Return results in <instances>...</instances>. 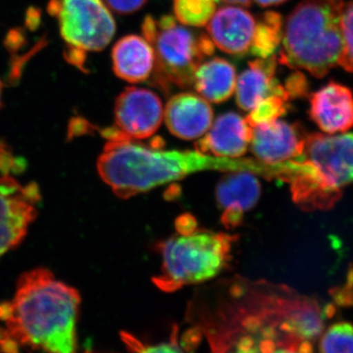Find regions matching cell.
<instances>
[{
  "label": "cell",
  "mask_w": 353,
  "mask_h": 353,
  "mask_svg": "<svg viewBox=\"0 0 353 353\" xmlns=\"http://www.w3.org/2000/svg\"><path fill=\"white\" fill-rule=\"evenodd\" d=\"M192 299L190 322L213 352H311L334 313L285 285L234 278Z\"/></svg>",
  "instance_id": "6da1fadb"
},
{
  "label": "cell",
  "mask_w": 353,
  "mask_h": 353,
  "mask_svg": "<svg viewBox=\"0 0 353 353\" xmlns=\"http://www.w3.org/2000/svg\"><path fill=\"white\" fill-rule=\"evenodd\" d=\"M80 304L78 290L57 280L48 269H34L18 280L13 301L0 303V320L21 347L75 352Z\"/></svg>",
  "instance_id": "7a4b0ae2"
},
{
  "label": "cell",
  "mask_w": 353,
  "mask_h": 353,
  "mask_svg": "<svg viewBox=\"0 0 353 353\" xmlns=\"http://www.w3.org/2000/svg\"><path fill=\"white\" fill-rule=\"evenodd\" d=\"M205 170L250 171L275 178L274 165L250 159L214 158L199 152H163L145 148L132 139H111L97 160L104 183L121 199H129L158 185Z\"/></svg>",
  "instance_id": "3957f363"
},
{
  "label": "cell",
  "mask_w": 353,
  "mask_h": 353,
  "mask_svg": "<svg viewBox=\"0 0 353 353\" xmlns=\"http://www.w3.org/2000/svg\"><path fill=\"white\" fill-rule=\"evenodd\" d=\"M284 163L280 179L289 183L297 205L328 210L353 183V134H309L303 154Z\"/></svg>",
  "instance_id": "277c9868"
},
{
  "label": "cell",
  "mask_w": 353,
  "mask_h": 353,
  "mask_svg": "<svg viewBox=\"0 0 353 353\" xmlns=\"http://www.w3.org/2000/svg\"><path fill=\"white\" fill-rule=\"evenodd\" d=\"M343 0H303L283 29L280 64L323 78L340 63Z\"/></svg>",
  "instance_id": "5b68a950"
},
{
  "label": "cell",
  "mask_w": 353,
  "mask_h": 353,
  "mask_svg": "<svg viewBox=\"0 0 353 353\" xmlns=\"http://www.w3.org/2000/svg\"><path fill=\"white\" fill-rule=\"evenodd\" d=\"M236 240L232 234L199 229L172 236L160 245L161 273L153 283L158 289L172 292L211 280L227 268Z\"/></svg>",
  "instance_id": "8992f818"
},
{
  "label": "cell",
  "mask_w": 353,
  "mask_h": 353,
  "mask_svg": "<svg viewBox=\"0 0 353 353\" xmlns=\"http://www.w3.org/2000/svg\"><path fill=\"white\" fill-rule=\"evenodd\" d=\"M143 38L152 44L155 54V80L167 90L169 83L192 87L197 67L214 53L215 44L208 34H196L179 25L174 16L159 20L148 15L141 25Z\"/></svg>",
  "instance_id": "52a82bcc"
},
{
  "label": "cell",
  "mask_w": 353,
  "mask_h": 353,
  "mask_svg": "<svg viewBox=\"0 0 353 353\" xmlns=\"http://www.w3.org/2000/svg\"><path fill=\"white\" fill-rule=\"evenodd\" d=\"M48 12L57 18L68 48L101 51L115 34V20L103 0H50Z\"/></svg>",
  "instance_id": "ba28073f"
},
{
  "label": "cell",
  "mask_w": 353,
  "mask_h": 353,
  "mask_svg": "<svg viewBox=\"0 0 353 353\" xmlns=\"http://www.w3.org/2000/svg\"><path fill=\"white\" fill-rule=\"evenodd\" d=\"M39 201L37 183L22 185L13 176H0V257L25 238L38 215Z\"/></svg>",
  "instance_id": "9c48e42d"
},
{
  "label": "cell",
  "mask_w": 353,
  "mask_h": 353,
  "mask_svg": "<svg viewBox=\"0 0 353 353\" xmlns=\"http://www.w3.org/2000/svg\"><path fill=\"white\" fill-rule=\"evenodd\" d=\"M163 115L162 102L154 92L127 88L116 99L114 126L128 139H148L161 126Z\"/></svg>",
  "instance_id": "30bf717a"
},
{
  "label": "cell",
  "mask_w": 353,
  "mask_h": 353,
  "mask_svg": "<svg viewBox=\"0 0 353 353\" xmlns=\"http://www.w3.org/2000/svg\"><path fill=\"white\" fill-rule=\"evenodd\" d=\"M306 137L299 125L276 120L253 127L250 143L259 161L275 165L301 157Z\"/></svg>",
  "instance_id": "8fae6325"
},
{
  "label": "cell",
  "mask_w": 353,
  "mask_h": 353,
  "mask_svg": "<svg viewBox=\"0 0 353 353\" xmlns=\"http://www.w3.org/2000/svg\"><path fill=\"white\" fill-rule=\"evenodd\" d=\"M261 185L255 174L250 171H231L223 176L216 188L218 205L224 210L221 222L227 229L240 226L243 214L256 205Z\"/></svg>",
  "instance_id": "7c38bea8"
},
{
  "label": "cell",
  "mask_w": 353,
  "mask_h": 353,
  "mask_svg": "<svg viewBox=\"0 0 353 353\" xmlns=\"http://www.w3.org/2000/svg\"><path fill=\"white\" fill-rule=\"evenodd\" d=\"M255 21L252 14L239 6L216 10L208 24L209 37L219 50L234 57L245 55L252 46Z\"/></svg>",
  "instance_id": "4fadbf2b"
},
{
  "label": "cell",
  "mask_w": 353,
  "mask_h": 353,
  "mask_svg": "<svg viewBox=\"0 0 353 353\" xmlns=\"http://www.w3.org/2000/svg\"><path fill=\"white\" fill-rule=\"evenodd\" d=\"M309 116L325 134L345 132L353 127V94L350 88L330 82L311 94Z\"/></svg>",
  "instance_id": "5bb4252c"
},
{
  "label": "cell",
  "mask_w": 353,
  "mask_h": 353,
  "mask_svg": "<svg viewBox=\"0 0 353 353\" xmlns=\"http://www.w3.org/2000/svg\"><path fill=\"white\" fill-rule=\"evenodd\" d=\"M164 117L172 134L190 141L208 132L212 125L213 110L201 95L183 92L169 99Z\"/></svg>",
  "instance_id": "9a60e30c"
},
{
  "label": "cell",
  "mask_w": 353,
  "mask_h": 353,
  "mask_svg": "<svg viewBox=\"0 0 353 353\" xmlns=\"http://www.w3.org/2000/svg\"><path fill=\"white\" fill-rule=\"evenodd\" d=\"M210 128L208 134L196 143V152L232 159L243 157L248 152L252 128L239 114H223Z\"/></svg>",
  "instance_id": "2e32d148"
},
{
  "label": "cell",
  "mask_w": 353,
  "mask_h": 353,
  "mask_svg": "<svg viewBox=\"0 0 353 353\" xmlns=\"http://www.w3.org/2000/svg\"><path fill=\"white\" fill-rule=\"evenodd\" d=\"M278 63V57L274 55L253 60L248 69L236 78V99L241 110H252L271 94L289 97L284 85L276 79Z\"/></svg>",
  "instance_id": "e0dca14e"
},
{
  "label": "cell",
  "mask_w": 353,
  "mask_h": 353,
  "mask_svg": "<svg viewBox=\"0 0 353 353\" xmlns=\"http://www.w3.org/2000/svg\"><path fill=\"white\" fill-rule=\"evenodd\" d=\"M113 71L129 83L145 82L155 69V54L152 44L143 37H123L113 46Z\"/></svg>",
  "instance_id": "ac0fdd59"
},
{
  "label": "cell",
  "mask_w": 353,
  "mask_h": 353,
  "mask_svg": "<svg viewBox=\"0 0 353 353\" xmlns=\"http://www.w3.org/2000/svg\"><path fill=\"white\" fill-rule=\"evenodd\" d=\"M236 83V72L233 65L217 57L197 67L192 85L208 102L222 103L233 95Z\"/></svg>",
  "instance_id": "d6986e66"
},
{
  "label": "cell",
  "mask_w": 353,
  "mask_h": 353,
  "mask_svg": "<svg viewBox=\"0 0 353 353\" xmlns=\"http://www.w3.org/2000/svg\"><path fill=\"white\" fill-rule=\"evenodd\" d=\"M283 18L275 11H267L255 23L250 53L267 58L274 55L283 39Z\"/></svg>",
  "instance_id": "ffe728a7"
},
{
  "label": "cell",
  "mask_w": 353,
  "mask_h": 353,
  "mask_svg": "<svg viewBox=\"0 0 353 353\" xmlns=\"http://www.w3.org/2000/svg\"><path fill=\"white\" fill-rule=\"evenodd\" d=\"M220 0H174V14L178 22L190 27H204L217 10Z\"/></svg>",
  "instance_id": "44dd1931"
},
{
  "label": "cell",
  "mask_w": 353,
  "mask_h": 353,
  "mask_svg": "<svg viewBox=\"0 0 353 353\" xmlns=\"http://www.w3.org/2000/svg\"><path fill=\"white\" fill-rule=\"evenodd\" d=\"M290 99L285 95H269L250 111L246 122L253 128L278 120L289 111Z\"/></svg>",
  "instance_id": "7402d4cb"
},
{
  "label": "cell",
  "mask_w": 353,
  "mask_h": 353,
  "mask_svg": "<svg viewBox=\"0 0 353 353\" xmlns=\"http://www.w3.org/2000/svg\"><path fill=\"white\" fill-rule=\"evenodd\" d=\"M319 350L326 353H353V325L336 323L321 336Z\"/></svg>",
  "instance_id": "603a6c76"
},
{
  "label": "cell",
  "mask_w": 353,
  "mask_h": 353,
  "mask_svg": "<svg viewBox=\"0 0 353 353\" xmlns=\"http://www.w3.org/2000/svg\"><path fill=\"white\" fill-rule=\"evenodd\" d=\"M341 27L343 50L339 65H341L345 71L353 74V1L347 2L343 6Z\"/></svg>",
  "instance_id": "cb8c5ba5"
},
{
  "label": "cell",
  "mask_w": 353,
  "mask_h": 353,
  "mask_svg": "<svg viewBox=\"0 0 353 353\" xmlns=\"http://www.w3.org/2000/svg\"><path fill=\"white\" fill-rule=\"evenodd\" d=\"M290 99H299L307 94L308 83L305 76L301 72H294L287 79L284 85Z\"/></svg>",
  "instance_id": "d4e9b609"
},
{
  "label": "cell",
  "mask_w": 353,
  "mask_h": 353,
  "mask_svg": "<svg viewBox=\"0 0 353 353\" xmlns=\"http://www.w3.org/2000/svg\"><path fill=\"white\" fill-rule=\"evenodd\" d=\"M109 9L120 15H129L139 10L148 0H103Z\"/></svg>",
  "instance_id": "484cf974"
},
{
  "label": "cell",
  "mask_w": 353,
  "mask_h": 353,
  "mask_svg": "<svg viewBox=\"0 0 353 353\" xmlns=\"http://www.w3.org/2000/svg\"><path fill=\"white\" fill-rule=\"evenodd\" d=\"M94 131V125L90 124L88 120L83 118H73L70 121L68 136L69 139L75 138V137L82 136Z\"/></svg>",
  "instance_id": "4316f807"
},
{
  "label": "cell",
  "mask_w": 353,
  "mask_h": 353,
  "mask_svg": "<svg viewBox=\"0 0 353 353\" xmlns=\"http://www.w3.org/2000/svg\"><path fill=\"white\" fill-rule=\"evenodd\" d=\"M17 159L13 157L10 148L3 141H0V171L9 172L15 169Z\"/></svg>",
  "instance_id": "83f0119b"
},
{
  "label": "cell",
  "mask_w": 353,
  "mask_h": 353,
  "mask_svg": "<svg viewBox=\"0 0 353 353\" xmlns=\"http://www.w3.org/2000/svg\"><path fill=\"white\" fill-rule=\"evenodd\" d=\"M176 227L179 234L192 233L197 229L196 220L192 215H182L176 221Z\"/></svg>",
  "instance_id": "f1b7e54d"
},
{
  "label": "cell",
  "mask_w": 353,
  "mask_h": 353,
  "mask_svg": "<svg viewBox=\"0 0 353 353\" xmlns=\"http://www.w3.org/2000/svg\"><path fill=\"white\" fill-rule=\"evenodd\" d=\"M39 24V12L36 9H31L28 13L27 16V25L31 29H36Z\"/></svg>",
  "instance_id": "f546056e"
},
{
  "label": "cell",
  "mask_w": 353,
  "mask_h": 353,
  "mask_svg": "<svg viewBox=\"0 0 353 353\" xmlns=\"http://www.w3.org/2000/svg\"><path fill=\"white\" fill-rule=\"evenodd\" d=\"M254 1L261 7H270L280 6V4L287 2L288 0H254Z\"/></svg>",
  "instance_id": "4dcf8cb0"
},
{
  "label": "cell",
  "mask_w": 353,
  "mask_h": 353,
  "mask_svg": "<svg viewBox=\"0 0 353 353\" xmlns=\"http://www.w3.org/2000/svg\"><path fill=\"white\" fill-rule=\"evenodd\" d=\"M223 1L230 4H234V6L239 4V6L248 7L250 6L252 0H223Z\"/></svg>",
  "instance_id": "1f68e13d"
},
{
  "label": "cell",
  "mask_w": 353,
  "mask_h": 353,
  "mask_svg": "<svg viewBox=\"0 0 353 353\" xmlns=\"http://www.w3.org/2000/svg\"><path fill=\"white\" fill-rule=\"evenodd\" d=\"M2 90H3V83L0 80V109L2 108Z\"/></svg>",
  "instance_id": "d6a6232c"
}]
</instances>
